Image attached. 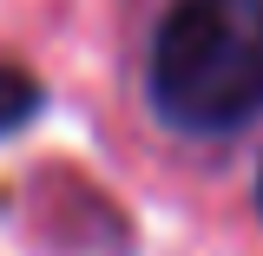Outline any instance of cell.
I'll return each mask as SVG.
<instances>
[{"label": "cell", "instance_id": "obj_1", "mask_svg": "<svg viewBox=\"0 0 263 256\" xmlns=\"http://www.w3.org/2000/svg\"><path fill=\"white\" fill-rule=\"evenodd\" d=\"M145 79L158 119L191 138L263 119V0H178L152 40Z\"/></svg>", "mask_w": 263, "mask_h": 256}, {"label": "cell", "instance_id": "obj_2", "mask_svg": "<svg viewBox=\"0 0 263 256\" xmlns=\"http://www.w3.org/2000/svg\"><path fill=\"white\" fill-rule=\"evenodd\" d=\"M40 105H46L40 79H33V72H20V66H0V138L27 131L33 119H40Z\"/></svg>", "mask_w": 263, "mask_h": 256}, {"label": "cell", "instance_id": "obj_3", "mask_svg": "<svg viewBox=\"0 0 263 256\" xmlns=\"http://www.w3.org/2000/svg\"><path fill=\"white\" fill-rule=\"evenodd\" d=\"M257 210H263V171H257Z\"/></svg>", "mask_w": 263, "mask_h": 256}]
</instances>
